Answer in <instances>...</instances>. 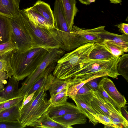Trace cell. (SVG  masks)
<instances>
[{
  "mask_svg": "<svg viewBox=\"0 0 128 128\" xmlns=\"http://www.w3.org/2000/svg\"><path fill=\"white\" fill-rule=\"evenodd\" d=\"M50 49L35 48L23 52L12 51L6 54L2 58L7 60L12 76L18 82L28 77L34 71Z\"/></svg>",
  "mask_w": 128,
  "mask_h": 128,
  "instance_id": "obj_1",
  "label": "cell"
},
{
  "mask_svg": "<svg viewBox=\"0 0 128 128\" xmlns=\"http://www.w3.org/2000/svg\"><path fill=\"white\" fill-rule=\"evenodd\" d=\"M120 57L105 60L90 59L73 68L67 78H70L71 81L79 82L106 76L116 78L120 75L117 69Z\"/></svg>",
  "mask_w": 128,
  "mask_h": 128,
  "instance_id": "obj_2",
  "label": "cell"
},
{
  "mask_svg": "<svg viewBox=\"0 0 128 128\" xmlns=\"http://www.w3.org/2000/svg\"><path fill=\"white\" fill-rule=\"evenodd\" d=\"M94 43H88L65 54L58 60L53 74L61 79H67L70 71L78 65L90 60Z\"/></svg>",
  "mask_w": 128,
  "mask_h": 128,
  "instance_id": "obj_3",
  "label": "cell"
},
{
  "mask_svg": "<svg viewBox=\"0 0 128 128\" xmlns=\"http://www.w3.org/2000/svg\"><path fill=\"white\" fill-rule=\"evenodd\" d=\"M10 41L15 50L12 51L23 52L32 48V37L28 24V18L23 10H20L17 16L10 19Z\"/></svg>",
  "mask_w": 128,
  "mask_h": 128,
  "instance_id": "obj_4",
  "label": "cell"
},
{
  "mask_svg": "<svg viewBox=\"0 0 128 128\" xmlns=\"http://www.w3.org/2000/svg\"><path fill=\"white\" fill-rule=\"evenodd\" d=\"M47 97L42 88L36 91L32 100L20 109L19 121L24 128L29 126L47 111L51 105Z\"/></svg>",
  "mask_w": 128,
  "mask_h": 128,
  "instance_id": "obj_5",
  "label": "cell"
},
{
  "mask_svg": "<svg viewBox=\"0 0 128 128\" xmlns=\"http://www.w3.org/2000/svg\"><path fill=\"white\" fill-rule=\"evenodd\" d=\"M65 52V51L61 48L50 49L38 67L22 83V86L19 88L20 92L26 94L37 80L46 73L51 72L55 68L56 62Z\"/></svg>",
  "mask_w": 128,
  "mask_h": 128,
  "instance_id": "obj_6",
  "label": "cell"
},
{
  "mask_svg": "<svg viewBox=\"0 0 128 128\" xmlns=\"http://www.w3.org/2000/svg\"><path fill=\"white\" fill-rule=\"evenodd\" d=\"M28 18L29 28L32 40V48H42L48 50L60 48L48 29L34 25Z\"/></svg>",
  "mask_w": 128,
  "mask_h": 128,
  "instance_id": "obj_7",
  "label": "cell"
},
{
  "mask_svg": "<svg viewBox=\"0 0 128 128\" xmlns=\"http://www.w3.org/2000/svg\"><path fill=\"white\" fill-rule=\"evenodd\" d=\"M104 26H100L88 30L93 34L100 38L102 42L105 40L111 41L119 46L125 50L128 51V36L122 34L119 35L110 32L104 29Z\"/></svg>",
  "mask_w": 128,
  "mask_h": 128,
  "instance_id": "obj_8",
  "label": "cell"
},
{
  "mask_svg": "<svg viewBox=\"0 0 128 128\" xmlns=\"http://www.w3.org/2000/svg\"><path fill=\"white\" fill-rule=\"evenodd\" d=\"M53 12L54 28L66 32L70 33L73 31L69 27L66 21L60 0H56Z\"/></svg>",
  "mask_w": 128,
  "mask_h": 128,
  "instance_id": "obj_9",
  "label": "cell"
},
{
  "mask_svg": "<svg viewBox=\"0 0 128 128\" xmlns=\"http://www.w3.org/2000/svg\"><path fill=\"white\" fill-rule=\"evenodd\" d=\"M108 95L120 107L124 106L126 104L124 96L118 91L113 82L110 79L104 78L99 82Z\"/></svg>",
  "mask_w": 128,
  "mask_h": 128,
  "instance_id": "obj_10",
  "label": "cell"
},
{
  "mask_svg": "<svg viewBox=\"0 0 128 128\" xmlns=\"http://www.w3.org/2000/svg\"><path fill=\"white\" fill-rule=\"evenodd\" d=\"M86 118L84 114L78 111L66 114L52 119L71 128H73L71 126L74 125L85 124L86 122Z\"/></svg>",
  "mask_w": 128,
  "mask_h": 128,
  "instance_id": "obj_11",
  "label": "cell"
},
{
  "mask_svg": "<svg viewBox=\"0 0 128 128\" xmlns=\"http://www.w3.org/2000/svg\"><path fill=\"white\" fill-rule=\"evenodd\" d=\"M21 0H0V15L12 19L16 18L20 11Z\"/></svg>",
  "mask_w": 128,
  "mask_h": 128,
  "instance_id": "obj_12",
  "label": "cell"
},
{
  "mask_svg": "<svg viewBox=\"0 0 128 128\" xmlns=\"http://www.w3.org/2000/svg\"><path fill=\"white\" fill-rule=\"evenodd\" d=\"M78 111L76 106L72 103L67 102L61 105H51L46 112L51 118L53 119L66 114Z\"/></svg>",
  "mask_w": 128,
  "mask_h": 128,
  "instance_id": "obj_13",
  "label": "cell"
},
{
  "mask_svg": "<svg viewBox=\"0 0 128 128\" xmlns=\"http://www.w3.org/2000/svg\"><path fill=\"white\" fill-rule=\"evenodd\" d=\"M23 10L29 20L34 25L48 29L55 28L54 25L31 7Z\"/></svg>",
  "mask_w": 128,
  "mask_h": 128,
  "instance_id": "obj_14",
  "label": "cell"
},
{
  "mask_svg": "<svg viewBox=\"0 0 128 128\" xmlns=\"http://www.w3.org/2000/svg\"><path fill=\"white\" fill-rule=\"evenodd\" d=\"M55 76L51 72H47L37 80L34 84L31 87L24 95L23 100H24L30 94L42 88L46 91L50 88L52 82Z\"/></svg>",
  "mask_w": 128,
  "mask_h": 128,
  "instance_id": "obj_15",
  "label": "cell"
},
{
  "mask_svg": "<svg viewBox=\"0 0 128 128\" xmlns=\"http://www.w3.org/2000/svg\"><path fill=\"white\" fill-rule=\"evenodd\" d=\"M68 24L72 30L74 20L78 11L76 0H60Z\"/></svg>",
  "mask_w": 128,
  "mask_h": 128,
  "instance_id": "obj_16",
  "label": "cell"
},
{
  "mask_svg": "<svg viewBox=\"0 0 128 128\" xmlns=\"http://www.w3.org/2000/svg\"><path fill=\"white\" fill-rule=\"evenodd\" d=\"M36 128H69L51 118L46 112L29 126Z\"/></svg>",
  "mask_w": 128,
  "mask_h": 128,
  "instance_id": "obj_17",
  "label": "cell"
},
{
  "mask_svg": "<svg viewBox=\"0 0 128 128\" xmlns=\"http://www.w3.org/2000/svg\"><path fill=\"white\" fill-rule=\"evenodd\" d=\"M31 8L54 25L53 12L48 4L41 0H38Z\"/></svg>",
  "mask_w": 128,
  "mask_h": 128,
  "instance_id": "obj_18",
  "label": "cell"
},
{
  "mask_svg": "<svg viewBox=\"0 0 128 128\" xmlns=\"http://www.w3.org/2000/svg\"><path fill=\"white\" fill-rule=\"evenodd\" d=\"M18 82L12 76L9 78L8 84L4 88L0 90V97L9 100L18 96Z\"/></svg>",
  "mask_w": 128,
  "mask_h": 128,
  "instance_id": "obj_19",
  "label": "cell"
},
{
  "mask_svg": "<svg viewBox=\"0 0 128 128\" xmlns=\"http://www.w3.org/2000/svg\"><path fill=\"white\" fill-rule=\"evenodd\" d=\"M94 44V47L89 55L90 59L105 60L115 57L101 44L95 43Z\"/></svg>",
  "mask_w": 128,
  "mask_h": 128,
  "instance_id": "obj_20",
  "label": "cell"
},
{
  "mask_svg": "<svg viewBox=\"0 0 128 128\" xmlns=\"http://www.w3.org/2000/svg\"><path fill=\"white\" fill-rule=\"evenodd\" d=\"M22 101L9 108L0 112V121L19 122L20 108Z\"/></svg>",
  "mask_w": 128,
  "mask_h": 128,
  "instance_id": "obj_21",
  "label": "cell"
},
{
  "mask_svg": "<svg viewBox=\"0 0 128 128\" xmlns=\"http://www.w3.org/2000/svg\"><path fill=\"white\" fill-rule=\"evenodd\" d=\"M72 99L76 103L79 111L84 114L94 125L100 123L94 116L96 114L86 103L76 98H73Z\"/></svg>",
  "mask_w": 128,
  "mask_h": 128,
  "instance_id": "obj_22",
  "label": "cell"
},
{
  "mask_svg": "<svg viewBox=\"0 0 128 128\" xmlns=\"http://www.w3.org/2000/svg\"><path fill=\"white\" fill-rule=\"evenodd\" d=\"M10 19L0 15V44L10 40Z\"/></svg>",
  "mask_w": 128,
  "mask_h": 128,
  "instance_id": "obj_23",
  "label": "cell"
},
{
  "mask_svg": "<svg viewBox=\"0 0 128 128\" xmlns=\"http://www.w3.org/2000/svg\"><path fill=\"white\" fill-rule=\"evenodd\" d=\"M72 28L73 30L82 36L88 43L100 44L102 42L100 38L90 32L88 29L80 28L76 26H73Z\"/></svg>",
  "mask_w": 128,
  "mask_h": 128,
  "instance_id": "obj_24",
  "label": "cell"
},
{
  "mask_svg": "<svg viewBox=\"0 0 128 128\" xmlns=\"http://www.w3.org/2000/svg\"><path fill=\"white\" fill-rule=\"evenodd\" d=\"M88 105L96 114L106 115L109 117L110 113L112 112L101 102L94 94L93 97Z\"/></svg>",
  "mask_w": 128,
  "mask_h": 128,
  "instance_id": "obj_25",
  "label": "cell"
},
{
  "mask_svg": "<svg viewBox=\"0 0 128 128\" xmlns=\"http://www.w3.org/2000/svg\"><path fill=\"white\" fill-rule=\"evenodd\" d=\"M68 81V78L63 80L55 77L48 90L50 96L67 88Z\"/></svg>",
  "mask_w": 128,
  "mask_h": 128,
  "instance_id": "obj_26",
  "label": "cell"
},
{
  "mask_svg": "<svg viewBox=\"0 0 128 128\" xmlns=\"http://www.w3.org/2000/svg\"><path fill=\"white\" fill-rule=\"evenodd\" d=\"M118 72L128 82V55L124 54L120 56L118 63Z\"/></svg>",
  "mask_w": 128,
  "mask_h": 128,
  "instance_id": "obj_27",
  "label": "cell"
},
{
  "mask_svg": "<svg viewBox=\"0 0 128 128\" xmlns=\"http://www.w3.org/2000/svg\"><path fill=\"white\" fill-rule=\"evenodd\" d=\"M100 44L115 56H120L125 52L123 48L111 41L105 40Z\"/></svg>",
  "mask_w": 128,
  "mask_h": 128,
  "instance_id": "obj_28",
  "label": "cell"
},
{
  "mask_svg": "<svg viewBox=\"0 0 128 128\" xmlns=\"http://www.w3.org/2000/svg\"><path fill=\"white\" fill-rule=\"evenodd\" d=\"M93 96V91L90 90L84 84L79 90L76 96L73 98L82 100L88 105Z\"/></svg>",
  "mask_w": 128,
  "mask_h": 128,
  "instance_id": "obj_29",
  "label": "cell"
},
{
  "mask_svg": "<svg viewBox=\"0 0 128 128\" xmlns=\"http://www.w3.org/2000/svg\"><path fill=\"white\" fill-rule=\"evenodd\" d=\"M68 81L67 88V95L68 96L72 98L76 95L79 90L86 82L92 80H89L78 82L70 81L68 78Z\"/></svg>",
  "mask_w": 128,
  "mask_h": 128,
  "instance_id": "obj_30",
  "label": "cell"
},
{
  "mask_svg": "<svg viewBox=\"0 0 128 128\" xmlns=\"http://www.w3.org/2000/svg\"><path fill=\"white\" fill-rule=\"evenodd\" d=\"M109 118L112 120L115 128H122L123 126L128 128V121L122 115L112 112L110 113Z\"/></svg>",
  "mask_w": 128,
  "mask_h": 128,
  "instance_id": "obj_31",
  "label": "cell"
},
{
  "mask_svg": "<svg viewBox=\"0 0 128 128\" xmlns=\"http://www.w3.org/2000/svg\"><path fill=\"white\" fill-rule=\"evenodd\" d=\"M68 99L67 88H65L50 96L49 100L51 105L56 106L65 104L67 102Z\"/></svg>",
  "mask_w": 128,
  "mask_h": 128,
  "instance_id": "obj_32",
  "label": "cell"
},
{
  "mask_svg": "<svg viewBox=\"0 0 128 128\" xmlns=\"http://www.w3.org/2000/svg\"><path fill=\"white\" fill-rule=\"evenodd\" d=\"M24 96H18L0 104V112L9 108L23 100Z\"/></svg>",
  "mask_w": 128,
  "mask_h": 128,
  "instance_id": "obj_33",
  "label": "cell"
},
{
  "mask_svg": "<svg viewBox=\"0 0 128 128\" xmlns=\"http://www.w3.org/2000/svg\"><path fill=\"white\" fill-rule=\"evenodd\" d=\"M99 88L97 92L105 98L117 111L121 113V107L108 95L102 86L99 84Z\"/></svg>",
  "mask_w": 128,
  "mask_h": 128,
  "instance_id": "obj_34",
  "label": "cell"
},
{
  "mask_svg": "<svg viewBox=\"0 0 128 128\" xmlns=\"http://www.w3.org/2000/svg\"><path fill=\"white\" fill-rule=\"evenodd\" d=\"M100 123L104 124L105 128H114L115 126L110 118L106 115L96 114L94 116Z\"/></svg>",
  "mask_w": 128,
  "mask_h": 128,
  "instance_id": "obj_35",
  "label": "cell"
},
{
  "mask_svg": "<svg viewBox=\"0 0 128 128\" xmlns=\"http://www.w3.org/2000/svg\"><path fill=\"white\" fill-rule=\"evenodd\" d=\"M15 48L12 42L10 41L0 44V52L2 56L6 54L15 50Z\"/></svg>",
  "mask_w": 128,
  "mask_h": 128,
  "instance_id": "obj_36",
  "label": "cell"
},
{
  "mask_svg": "<svg viewBox=\"0 0 128 128\" xmlns=\"http://www.w3.org/2000/svg\"><path fill=\"white\" fill-rule=\"evenodd\" d=\"M24 127L18 122L0 121V128H22Z\"/></svg>",
  "mask_w": 128,
  "mask_h": 128,
  "instance_id": "obj_37",
  "label": "cell"
},
{
  "mask_svg": "<svg viewBox=\"0 0 128 128\" xmlns=\"http://www.w3.org/2000/svg\"><path fill=\"white\" fill-rule=\"evenodd\" d=\"M0 71L6 72L9 78L12 76V72L7 61L1 58H0Z\"/></svg>",
  "mask_w": 128,
  "mask_h": 128,
  "instance_id": "obj_38",
  "label": "cell"
},
{
  "mask_svg": "<svg viewBox=\"0 0 128 128\" xmlns=\"http://www.w3.org/2000/svg\"><path fill=\"white\" fill-rule=\"evenodd\" d=\"M94 79L86 82L85 86L90 90L94 92H97L99 87V83Z\"/></svg>",
  "mask_w": 128,
  "mask_h": 128,
  "instance_id": "obj_39",
  "label": "cell"
},
{
  "mask_svg": "<svg viewBox=\"0 0 128 128\" xmlns=\"http://www.w3.org/2000/svg\"><path fill=\"white\" fill-rule=\"evenodd\" d=\"M119 31L123 34L128 36V24L121 23L116 25Z\"/></svg>",
  "mask_w": 128,
  "mask_h": 128,
  "instance_id": "obj_40",
  "label": "cell"
},
{
  "mask_svg": "<svg viewBox=\"0 0 128 128\" xmlns=\"http://www.w3.org/2000/svg\"><path fill=\"white\" fill-rule=\"evenodd\" d=\"M8 78L7 73L5 72H3L0 76V90H2L4 88L3 84L6 82V80Z\"/></svg>",
  "mask_w": 128,
  "mask_h": 128,
  "instance_id": "obj_41",
  "label": "cell"
},
{
  "mask_svg": "<svg viewBox=\"0 0 128 128\" xmlns=\"http://www.w3.org/2000/svg\"><path fill=\"white\" fill-rule=\"evenodd\" d=\"M35 92V91L30 94L24 100H23L22 105L20 108V109L22 108L24 106L32 100L33 98Z\"/></svg>",
  "mask_w": 128,
  "mask_h": 128,
  "instance_id": "obj_42",
  "label": "cell"
},
{
  "mask_svg": "<svg viewBox=\"0 0 128 128\" xmlns=\"http://www.w3.org/2000/svg\"><path fill=\"white\" fill-rule=\"evenodd\" d=\"M120 112L122 115L128 121V113L126 106L125 105L121 107Z\"/></svg>",
  "mask_w": 128,
  "mask_h": 128,
  "instance_id": "obj_43",
  "label": "cell"
},
{
  "mask_svg": "<svg viewBox=\"0 0 128 128\" xmlns=\"http://www.w3.org/2000/svg\"><path fill=\"white\" fill-rule=\"evenodd\" d=\"M80 2L83 4L86 5H89L90 3V0H78Z\"/></svg>",
  "mask_w": 128,
  "mask_h": 128,
  "instance_id": "obj_44",
  "label": "cell"
},
{
  "mask_svg": "<svg viewBox=\"0 0 128 128\" xmlns=\"http://www.w3.org/2000/svg\"><path fill=\"white\" fill-rule=\"evenodd\" d=\"M110 3L114 4H120L122 2V0H109Z\"/></svg>",
  "mask_w": 128,
  "mask_h": 128,
  "instance_id": "obj_45",
  "label": "cell"
},
{
  "mask_svg": "<svg viewBox=\"0 0 128 128\" xmlns=\"http://www.w3.org/2000/svg\"><path fill=\"white\" fill-rule=\"evenodd\" d=\"M9 100H6L0 97V104L5 102Z\"/></svg>",
  "mask_w": 128,
  "mask_h": 128,
  "instance_id": "obj_46",
  "label": "cell"
},
{
  "mask_svg": "<svg viewBox=\"0 0 128 128\" xmlns=\"http://www.w3.org/2000/svg\"><path fill=\"white\" fill-rule=\"evenodd\" d=\"M2 56V54L1 52H0V57Z\"/></svg>",
  "mask_w": 128,
  "mask_h": 128,
  "instance_id": "obj_47",
  "label": "cell"
},
{
  "mask_svg": "<svg viewBox=\"0 0 128 128\" xmlns=\"http://www.w3.org/2000/svg\"><path fill=\"white\" fill-rule=\"evenodd\" d=\"M2 72L3 71H0V76Z\"/></svg>",
  "mask_w": 128,
  "mask_h": 128,
  "instance_id": "obj_48",
  "label": "cell"
}]
</instances>
